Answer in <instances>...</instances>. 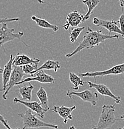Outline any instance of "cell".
<instances>
[{"label":"cell","instance_id":"obj_1","mask_svg":"<svg viewBox=\"0 0 124 129\" xmlns=\"http://www.w3.org/2000/svg\"><path fill=\"white\" fill-rule=\"evenodd\" d=\"M102 29L99 30H94L91 27H88L87 31L85 32L83 37L82 41L80 43L77 48L72 52L67 53L66 57L70 58L77 53L85 49H91L98 46L101 43L105 40L112 39H118L119 35H109L102 33Z\"/></svg>","mask_w":124,"mask_h":129},{"label":"cell","instance_id":"obj_2","mask_svg":"<svg viewBox=\"0 0 124 129\" xmlns=\"http://www.w3.org/2000/svg\"><path fill=\"white\" fill-rule=\"evenodd\" d=\"M120 120L115 117V105L104 104L98 123L91 129L109 128Z\"/></svg>","mask_w":124,"mask_h":129},{"label":"cell","instance_id":"obj_3","mask_svg":"<svg viewBox=\"0 0 124 129\" xmlns=\"http://www.w3.org/2000/svg\"><path fill=\"white\" fill-rule=\"evenodd\" d=\"M37 114H34L32 111L28 109L24 113H19L18 116L23 121V127L22 129L39 128L41 127H48L53 129H58V125L54 123H46L38 119Z\"/></svg>","mask_w":124,"mask_h":129},{"label":"cell","instance_id":"obj_4","mask_svg":"<svg viewBox=\"0 0 124 129\" xmlns=\"http://www.w3.org/2000/svg\"><path fill=\"white\" fill-rule=\"evenodd\" d=\"M24 33L23 32H14V29H9L7 23L2 24L0 28V47L3 46L5 44L15 39L21 40Z\"/></svg>","mask_w":124,"mask_h":129},{"label":"cell","instance_id":"obj_5","mask_svg":"<svg viewBox=\"0 0 124 129\" xmlns=\"http://www.w3.org/2000/svg\"><path fill=\"white\" fill-rule=\"evenodd\" d=\"M25 75V73L24 72L23 69L22 67H13V70L12 72L10 80L8 84L7 88L3 94L2 95V98L5 100H7V95L9 93V91L14 86L18 85L19 83H21L23 80V77Z\"/></svg>","mask_w":124,"mask_h":129},{"label":"cell","instance_id":"obj_6","mask_svg":"<svg viewBox=\"0 0 124 129\" xmlns=\"http://www.w3.org/2000/svg\"><path fill=\"white\" fill-rule=\"evenodd\" d=\"M66 95L70 99H72L73 96H76L80 98L83 101L90 103L93 106H96L97 104L99 98L97 92H93L90 89H85L81 92H75L68 90L66 92Z\"/></svg>","mask_w":124,"mask_h":129},{"label":"cell","instance_id":"obj_7","mask_svg":"<svg viewBox=\"0 0 124 129\" xmlns=\"http://www.w3.org/2000/svg\"><path fill=\"white\" fill-rule=\"evenodd\" d=\"M124 74V63L122 64H117L114 66L109 69L101 72H86L85 73L80 74L81 77H88V78H96L97 76H105L110 75H122Z\"/></svg>","mask_w":124,"mask_h":129},{"label":"cell","instance_id":"obj_8","mask_svg":"<svg viewBox=\"0 0 124 129\" xmlns=\"http://www.w3.org/2000/svg\"><path fill=\"white\" fill-rule=\"evenodd\" d=\"M93 24L97 26L102 27V28L106 29L109 31V35H111V33L114 32L117 34L121 35L124 39V33L121 30L120 28H119V27L117 25V24H118V21H115L114 19L108 21V20L101 19L95 17L93 19Z\"/></svg>","mask_w":124,"mask_h":129},{"label":"cell","instance_id":"obj_9","mask_svg":"<svg viewBox=\"0 0 124 129\" xmlns=\"http://www.w3.org/2000/svg\"><path fill=\"white\" fill-rule=\"evenodd\" d=\"M85 83L88 84L90 88H94L98 93L103 96H108L114 101L115 104H120L121 103V98L115 96L106 85L104 84H98L91 81H85Z\"/></svg>","mask_w":124,"mask_h":129},{"label":"cell","instance_id":"obj_10","mask_svg":"<svg viewBox=\"0 0 124 129\" xmlns=\"http://www.w3.org/2000/svg\"><path fill=\"white\" fill-rule=\"evenodd\" d=\"M84 16L77 10H74L67 14L66 22L62 27L65 30H69L70 27H77L78 25L84 22Z\"/></svg>","mask_w":124,"mask_h":129},{"label":"cell","instance_id":"obj_11","mask_svg":"<svg viewBox=\"0 0 124 129\" xmlns=\"http://www.w3.org/2000/svg\"><path fill=\"white\" fill-rule=\"evenodd\" d=\"M31 81H38L43 84H51L55 81V79L51 75L45 73L43 70H41L32 75V77H27L25 78L21 83H19L18 85Z\"/></svg>","mask_w":124,"mask_h":129},{"label":"cell","instance_id":"obj_12","mask_svg":"<svg viewBox=\"0 0 124 129\" xmlns=\"http://www.w3.org/2000/svg\"><path fill=\"white\" fill-rule=\"evenodd\" d=\"M13 101L14 103H21L24 106H26L28 109L31 110L32 112H34L41 119L45 117V113L48 112L46 110L43 108L40 103L37 101H24L17 98H14Z\"/></svg>","mask_w":124,"mask_h":129},{"label":"cell","instance_id":"obj_13","mask_svg":"<svg viewBox=\"0 0 124 129\" xmlns=\"http://www.w3.org/2000/svg\"><path fill=\"white\" fill-rule=\"evenodd\" d=\"M14 57L13 55H10L9 61L5 65L3 72V88L0 89V91H5L7 88L8 84L12 72L13 70V61H14Z\"/></svg>","mask_w":124,"mask_h":129},{"label":"cell","instance_id":"obj_14","mask_svg":"<svg viewBox=\"0 0 124 129\" xmlns=\"http://www.w3.org/2000/svg\"><path fill=\"white\" fill-rule=\"evenodd\" d=\"M76 106H74L71 107H68L64 106H55L53 107V112L56 113L62 117L64 120V123L66 124L69 120H72L73 117L72 112L76 109Z\"/></svg>","mask_w":124,"mask_h":129},{"label":"cell","instance_id":"obj_15","mask_svg":"<svg viewBox=\"0 0 124 129\" xmlns=\"http://www.w3.org/2000/svg\"><path fill=\"white\" fill-rule=\"evenodd\" d=\"M40 61V59L38 58H30L25 54L18 53L14 57L13 65L16 67H23L28 64L37 63L38 64Z\"/></svg>","mask_w":124,"mask_h":129},{"label":"cell","instance_id":"obj_16","mask_svg":"<svg viewBox=\"0 0 124 129\" xmlns=\"http://www.w3.org/2000/svg\"><path fill=\"white\" fill-rule=\"evenodd\" d=\"M59 68H61L60 63L58 60H48L45 61L44 63H43L40 67H38V69L36 71L33 72L32 73V75H34L37 72L39 71L43 70H53L54 72H57Z\"/></svg>","mask_w":124,"mask_h":129},{"label":"cell","instance_id":"obj_17","mask_svg":"<svg viewBox=\"0 0 124 129\" xmlns=\"http://www.w3.org/2000/svg\"><path fill=\"white\" fill-rule=\"evenodd\" d=\"M34 86L32 84H29L27 86H24L22 87H19V93L20 94L22 99L24 101H30L32 98V91Z\"/></svg>","mask_w":124,"mask_h":129},{"label":"cell","instance_id":"obj_18","mask_svg":"<svg viewBox=\"0 0 124 129\" xmlns=\"http://www.w3.org/2000/svg\"><path fill=\"white\" fill-rule=\"evenodd\" d=\"M37 98L39 99L40 102L41 106L43 109L46 110L47 111H50V107L48 104V97L46 91L44 89L43 87H40L38 91L36 93Z\"/></svg>","mask_w":124,"mask_h":129},{"label":"cell","instance_id":"obj_19","mask_svg":"<svg viewBox=\"0 0 124 129\" xmlns=\"http://www.w3.org/2000/svg\"><path fill=\"white\" fill-rule=\"evenodd\" d=\"M31 18L32 20L35 22L37 25L40 27L45 28V29H50L54 32H57L59 30L58 26H57L56 25H54V24H50L48 21L44 19L39 18L35 16H32Z\"/></svg>","mask_w":124,"mask_h":129},{"label":"cell","instance_id":"obj_20","mask_svg":"<svg viewBox=\"0 0 124 129\" xmlns=\"http://www.w3.org/2000/svg\"><path fill=\"white\" fill-rule=\"evenodd\" d=\"M101 0H83V3L88 8V11L84 16V22L89 19L90 16L93 14V10L96 8Z\"/></svg>","mask_w":124,"mask_h":129},{"label":"cell","instance_id":"obj_21","mask_svg":"<svg viewBox=\"0 0 124 129\" xmlns=\"http://www.w3.org/2000/svg\"><path fill=\"white\" fill-rule=\"evenodd\" d=\"M69 80L71 82L72 84L74 85V87L72 88L73 90H78L80 86H83L84 81L80 78V76H78L74 73H69Z\"/></svg>","mask_w":124,"mask_h":129},{"label":"cell","instance_id":"obj_22","mask_svg":"<svg viewBox=\"0 0 124 129\" xmlns=\"http://www.w3.org/2000/svg\"><path fill=\"white\" fill-rule=\"evenodd\" d=\"M85 29V27H80L73 28L69 36V39L71 42L74 43L77 40V39L80 35L81 32Z\"/></svg>","mask_w":124,"mask_h":129},{"label":"cell","instance_id":"obj_23","mask_svg":"<svg viewBox=\"0 0 124 129\" xmlns=\"http://www.w3.org/2000/svg\"><path fill=\"white\" fill-rule=\"evenodd\" d=\"M22 69L26 75H32V73L35 71L37 70L38 68V64L37 63H31L28 64L26 65L23 66Z\"/></svg>","mask_w":124,"mask_h":129},{"label":"cell","instance_id":"obj_24","mask_svg":"<svg viewBox=\"0 0 124 129\" xmlns=\"http://www.w3.org/2000/svg\"><path fill=\"white\" fill-rule=\"evenodd\" d=\"M19 20H20V18H19V17H14V18L5 17V18H0V24L14 22V21H19Z\"/></svg>","mask_w":124,"mask_h":129},{"label":"cell","instance_id":"obj_25","mask_svg":"<svg viewBox=\"0 0 124 129\" xmlns=\"http://www.w3.org/2000/svg\"><path fill=\"white\" fill-rule=\"evenodd\" d=\"M118 24L120 25V28L121 30L124 33V11L123 9H122V14L120 16L118 19Z\"/></svg>","mask_w":124,"mask_h":129},{"label":"cell","instance_id":"obj_26","mask_svg":"<svg viewBox=\"0 0 124 129\" xmlns=\"http://www.w3.org/2000/svg\"><path fill=\"white\" fill-rule=\"evenodd\" d=\"M0 122L2 123V124L3 125L5 126V127H6L7 129H13V128H12L10 126H9L8 122L6 120V119H5V118L1 114H0Z\"/></svg>","mask_w":124,"mask_h":129},{"label":"cell","instance_id":"obj_27","mask_svg":"<svg viewBox=\"0 0 124 129\" xmlns=\"http://www.w3.org/2000/svg\"><path fill=\"white\" fill-rule=\"evenodd\" d=\"M119 4L121 7L122 8V9H123L124 8V0H119Z\"/></svg>","mask_w":124,"mask_h":129},{"label":"cell","instance_id":"obj_28","mask_svg":"<svg viewBox=\"0 0 124 129\" xmlns=\"http://www.w3.org/2000/svg\"><path fill=\"white\" fill-rule=\"evenodd\" d=\"M120 119H122V120H123L124 121V114H123V115H122V116L120 117ZM118 129H124V125H123V128H119Z\"/></svg>","mask_w":124,"mask_h":129},{"label":"cell","instance_id":"obj_29","mask_svg":"<svg viewBox=\"0 0 124 129\" xmlns=\"http://www.w3.org/2000/svg\"><path fill=\"white\" fill-rule=\"evenodd\" d=\"M38 2L40 4H43V3H44L43 0H38Z\"/></svg>","mask_w":124,"mask_h":129},{"label":"cell","instance_id":"obj_30","mask_svg":"<svg viewBox=\"0 0 124 129\" xmlns=\"http://www.w3.org/2000/svg\"><path fill=\"white\" fill-rule=\"evenodd\" d=\"M69 129H77L76 127H75V126H71V127H69Z\"/></svg>","mask_w":124,"mask_h":129},{"label":"cell","instance_id":"obj_31","mask_svg":"<svg viewBox=\"0 0 124 129\" xmlns=\"http://www.w3.org/2000/svg\"><path fill=\"white\" fill-rule=\"evenodd\" d=\"M3 69H2L0 67V73H3Z\"/></svg>","mask_w":124,"mask_h":129},{"label":"cell","instance_id":"obj_32","mask_svg":"<svg viewBox=\"0 0 124 129\" xmlns=\"http://www.w3.org/2000/svg\"><path fill=\"white\" fill-rule=\"evenodd\" d=\"M16 129H22V128H16Z\"/></svg>","mask_w":124,"mask_h":129}]
</instances>
